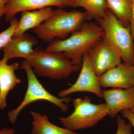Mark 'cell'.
<instances>
[{
    "label": "cell",
    "mask_w": 134,
    "mask_h": 134,
    "mask_svg": "<svg viewBox=\"0 0 134 134\" xmlns=\"http://www.w3.org/2000/svg\"><path fill=\"white\" fill-rule=\"evenodd\" d=\"M103 29L98 24L85 22L81 29L63 40L50 42L45 49L49 52L61 53L74 65L81 67L83 55L103 38Z\"/></svg>",
    "instance_id": "obj_1"
},
{
    "label": "cell",
    "mask_w": 134,
    "mask_h": 134,
    "mask_svg": "<svg viewBox=\"0 0 134 134\" xmlns=\"http://www.w3.org/2000/svg\"><path fill=\"white\" fill-rule=\"evenodd\" d=\"M88 14L80 10L67 11L59 8L52 15L32 31L44 42H51L54 38L63 40L70 34L78 30L87 20H90Z\"/></svg>",
    "instance_id": "obj_2"
},
{
    "label": "cell",
    "mask_w": 134,
    "mask_h": 134,
    "mask_svg": "<svg viewBox=\"0 0 134 134\" xmlns=\"http://www.w3.org/2000/svg\"><path fill=\"white\" fill-rule=\"evenodd\" d=\"M25 60L35 74L52 79L67 78L81 68L74 65L61 53L49 52L41 48L34 50L31 57Z\"/></svg>",
    "instance_id": "obj_3"
},
{
    "label": "cell",
    "mask_w": 134,
    "mask_h": 134,
    "mask_svg": "<svg viewBox=\"0 0 134 134\" xmlns=\"http://www.w3.org/2000/svg\"><path fill=\"white\" fill-rule=\"evenodd\" d=\"M21 68L26 72L28 86L21 103L16 108L8 113L9 121L10 123H15L19 114L26 106L39 100H45L55 105L63 112H66L68 111V105L72 100L71 98L68 96L57 97L47 91L36 77L32 68L26 60L22 62Z\"/></svg>",
    "instance_id": "obj_4"
},
{
    "label": "cell",
    "mask_w": 134,
    "mask_h": 134,
    "mask_svg": "<svg viewBox=\"0 0 134 134\" xmlns=\"http://www.w3.org/2000/svg\"><path fill=\"white\" fill-rule=\"evenodd\" d=\"M72 101L73 112L67 117L59 118L64 127L70 131L75 132L93 127L108 115L105 103L93 104L88 96L76 98Z\"/></svg>",
    "instance_id": "obj_5"
},
{
    "label": "cell",
    "mask_w": 134,
    "mask_h": 134,
    "mask_svg": "<svg viewBox=\"0 0 134 134\" xmlns=\"http://www.w3.org/2000/svg\"><path fill=\"white\" fill-rule=\"evenodd\" d=\"M105 39L120 55L122 62L132 64L134 47L129 26L122 24L110 10L98 21Z\"/></svg>",
    "instance_id": "obj_6"
},
{
    "label": "cell",
    "mask_w": 134,
    "mask_h": 134,
    "mask_svg": "<svg viewBox=\"0 0 134 134\" xmlns=\"http://www.w3.org/2000/svg\"><path fill=\"white\" fill-rule=\"evenodd\" d=\"M80 69L76 81L68 88L60 91L59 97H65L76 92H87L93 93L98 97L103 98V90L99 77L92 66L87 53L83 55Z\"/></svg>",
    "instance_id": "obj_7"
},
{
    "label": "cell",
    "mask_w": 134,
    "mask_h": 134,
    "mask_svg": "<svg viewBox=\"0 0 134 134\" xmlns=\"http://www.w3.org/2000/svg\"><path fill=\"white\" fill-rule=\"evenodd\" d=\"M87 54L92 66L99 77L122 62L118 53L104 37Z\"/></svg>",
    "instance_id": "obj_8"
},
{
    "label": "cell",
    "mask_w": 134,
    "mask_h": 134,
    "mask_svg": "<svg viewBox=\"0 0 134 134\" xmlns=\"http://www.w3.org/2000/svg\"><path fill=\"white\" fill-rule=\"evenodd\" d=\"M103 88H128L134 87V66L122 62L99 76Z\"/></svg>",
    "instance_id": "obj_9"
},
{
    "label": "cell",
    "mask_w": 134,
    "mask_h": 134,
    "mask_svg": "<svg viewBox=\"0 0 134 134\" xmlns=\"http://www.w3.org/2000/svg\"><path fill=\"white\" fill-rule=\"evenodd\" d=\"M103 98L108 110V115L115 118L122 110H130L134 106V87L103 90Z\"/></svg>",
    "instance_id": "obj_10"
},
{
    "label": "cell",
    "mask_w": 134,
    "mask_h": 134,
    "mask_svg": "<svg viewBox=\"0 0 134 134\" xmlns=\"http://www.w3.org/2000/svg\"><path fill=\"white\" fill-rule=\"evenodd\" d=\"M72 0H7L4 15L10 21L18 13L55 6L59 8L71 7Z\"/></svg>",
    "instance_id": "obj_11"
},
{
    "label": "cell",
    "mask_w": 134,
    "mask_h": 134,
    "mask_svg": "<svg viewBox=\"0 0 134 134\" xmlns=\"http://www.w3.org/2000/svg\"><path fill=\"white\" fill-rule=\"evenodd\" d=\"M37 43L36 39L28 34L12 36L2 49L4 53L3 58L8 61L16 58L27 59L34 53L33 47L37 45Z\"/></svg>",
    "instance_id": "obj_12"
},
{
    "label": "cell",
    "mask_w": 134,
    "mask_h": 134,
    "mask_svg": "<svg viewBox=\"0 0 134 134\" xmlns=\"http://www.w3.org/2000/svg\"><path fill=\"white\" fill-rule=\"evenodd\" d=\"M8 61L3 58L0 60V109L7 106V97L10 91L21 82L15 71L19 68L18 63L8 65Z\"/></svg>",
    "instance_id": "obj_13"
},
{
    "label": "cell",
    "mask_w": 134,
    "mask_h": 134,
    "mask_svg": "<svg viewBox=\"0 0 134 134\" xmlns=\"http://www.w3.org/2000/svg\"><path fill=\"white\" fill-rule=\"evenodd\" d=\"M53 10L50 7H48L32 11L21 12V18L13 36L22 35L29 30L40 26L52 16Z\"/></svg>",
    "instance_id": "obj_14"
},
{
    "label": "cell",
    "mask_w": 134,
    "mask_h": 134,
    "mask_svg": "<svg viewBox=\"0 0 134 134\" xmlns=\"http://www.w3.org/2000/svg\"><path fill=\"white\" fill-rule=\"evenodd\" d=\"M30 113L33 120L31 134H79L53 124L47 115L33 111Z\"/></svg>",
    "instance_id": "obj_15"
},
{
    "label": "cell",
    "mask_w": 134,
    "mask_h": 134,
    "mask_svg": "<svg viewBox=\"0 0 134 134\" xmlns=\"http://www.w3.org/2000/svg\"><path fill=\"white\" fill-rule=\"evenodd\" d=\"M71 7L83 8L91 19H102L108 9L106 0H72Z\"/></svg>",
    "instance_id": "obj_16"
},
{
    "label": "cell",
    "mask_w": 134,
    "mask_h": 134,
    "mask_svg": "<svg viewBox=\"0 0 134 134\" xmlns=\"http://www.w3.org/2000/svg\"><path fill=\"white\" fill-rule=\"evenodd\" d=\"M107 8L122 24L129 26L131 18V0H106Z\"/></svg>",
    "instance_id": "obj_17"
},
{
    "label": "cell",
    "mask_w": 134,
    "mask_h": 134,
    "mask_svg": "<svg viewBox=\"0 0 134 134\" xmlns=\"http://www.w3.org/2000/svg\"><path fill=\"white\" fill-rule=\"evenodd\" d=\"M18 23L19 21L15 17L13 18L10 21L9 27L0 33V50L7 44L13 36Z\"/></svg>",
    "instance_id": "obj_18"
},
{
    "label": "cell",
    "mask_w": 134,
    "mask_h": 134,
    "mask_svg": "<svg viewBox=\"0 0 134 134\" xmlns=\"http://www.w3.org/2000/svg\"><path fill=\"white\" fill-rule=\"evenodd\" d=\"M116 121L117 129L115 134H133L132 132V127L129 122L126 123L120 115L117 116Z\"/></svg>",
    "instance_id": "obj_19"
},
{
    "label": "cell",
    "mask_w": 134,
    "mask_h": 134,
    "mask_svg": "<svg viewBox=\"0 0 134 134\" xmlns=\"http://www.w3.org/2000/svg\"><path fill=\"white\" fill-rule=\"evenodd\" d=\"M122 117L129 121L134 129V115L129 110H122L121 112Z\"/></svg>",
    "instance_id": "obj_20"
},
{
    "label": "cell",
    "mask_w": 134,
    "mask_h": 134,
    "mask_svg": "<svg viewBox=\"0 0 134 134\" xmlns=\"http://www.w3.org/2000/svg\"><path fill=\"white\" fill-rule=\"evenodd\" d=\"M129 26L134 41V0H131V18Z\"/></svg>",
    "instance_id": "obj_21"
},
{
    "label": "cell",
    "mask_w": 134,
    "mask_h": 134,
    "mask_svg": "<svg viewBox=\"0 0 134 134\" xmlns=\"http://www.w3.org/2000/svg\"><path fill=\"white\" fill-rule=\"evenodd\" d=\"M7 0H0V21L2 17L4 15L5 7Z\"/></svg>",
    "instance_id": "obj_22"
},
{
    "label": "cell",
    "mask_w": 134,
    "mask_h": 134,
    "mask_svg": "<svg viewBox=\"0 0 134 134\" xmlns=\"http://www.w3.org/2000/svg\"><path fill=\"white\" fill-rule=\"evenodd\" d=\"M15 130L12 128H3L0 130V134H15Z\"/></svg>",
    "instance_id": "obj_23"
},
{
    "label": "cell",
    "mask_w": 134,
    "mask_h": 134,
    "mask_svg": "<svg viewBox=\"0 0 134 134\" xmlns=\"http://www.w3.org/2000/svg\"><path fill=\"white\" fill-rule=\"evenodd\" d=\"M132 65L134 66V47L133 52V56H132Z\"/></svg>",
    "instance_id": "obj_24"
},
{
    "label": "cell",
    "mask_w": 134,
    "mask_h": 134,
    "mask_svg": "<svg viewBox=\"0 0 134 134\" xmlns=\"http://www.w3.org/2000/svg\"><path fill=\"white\" fill-rule=\"evenodd\" d=\"M130 111L134 115V106L130 110Z\"/></svg>",
    "instance_id": "obj_25"
}]
</instances>
